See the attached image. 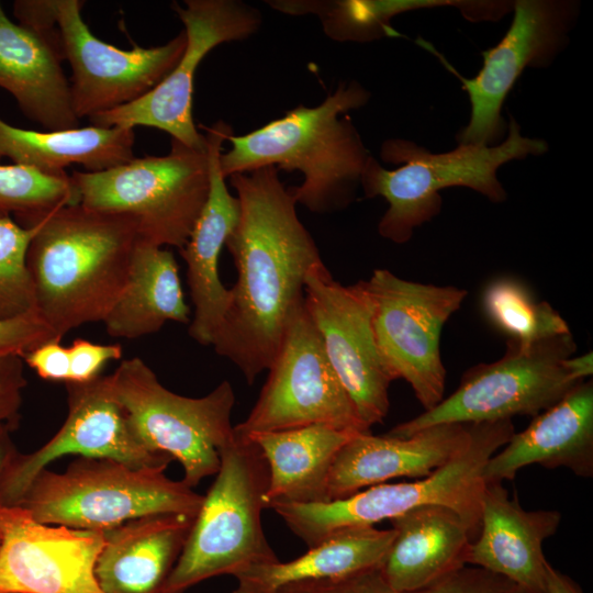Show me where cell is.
<instances>
[{
	"label": "cell",
	"mask_w": 593,
	"mask_h": 593,
	"mask_svg": "<svg viewBox=\"0 0 593 593\" xmlns=\"http://www.w3.org/2000/svg\"><path fill=\"white\" fill-rule=\"evenodd\" d=\"M547 150L544 139L522 135L514 119L506 138L493 146L460 144L454 150L435 154L411 141L390 138L381 146V158L403 165L388 170L370 156L360 184L366 198L382 197L389 204L379 222V234L403 244L416 227L440 212L441 190L467 187L501 202L506 193L497 179V169L513 159L539 156Z\"/></svg>",
	"instance_id": "4"
},
{
	"label": "cell",
	"mask_w": 593,
	"mask_h": 593,
	"mask_svg": "<svg viewBox=\"0 0 593 593\" xmlns=\"http://www.w3.org/2000/svg\"><path fill=\"white\" fill-rule=\"evenodd\" d=\"M230 178L240 213L225 246L237 280L211 346L251 384L270 367L293 311L304 301L306 272L322 258L277 167Z\"/></svg>",
	"instance_id": "1"
},
{
	"label": "cell",
	"mask_w": 593,
	"mask_h": 593,
	"mask_svg": "<svg viewBox=\"0 0 593 593\" xmlns=\"http://www.w3.org/2000/svg\"><path fill=\"white\" fill-rule=\"evenodd\" d=\"M133 128L90 125L61 131H33L8 124L0 118V160L54 176L78 164L85 171H102L134 158Z\"/></svg>",
	"instance_id": "27"
},
{
	"label": "cell",
	"mask_w": 593,
	"mask_h": 593,
	"mask_svg": "<svg viewBox=\"0 0 593 593\" xmlns=\"http://www.w3.org/2000/svg\"><path fill=\"white\" fill-rule=\"evenodd\" d=\"M567 468L575 475H593V383L582 381L556 404L514 433L485 463L486 483L513 480L524 467Z\"/></svg>",
	"instance_id": "23"
},
{
	"label": "cell",
	"mask_w": 593,
	"mask_h": 593,
	"mask_svg": "<svg viewBox=\"0 0 593 593\" xmlns=\"http://www.w3.org/2000/svg\"><path fill=\"white\" fill-rule=\"evenodd\" d=\"M195 516L149 514L103 532L94 564L102 593H165Z\"/></svg>",
	"instance_id": "24"
},
{
	"label": "cell",
	"mask_w": 593,
	"mask_h": 593,
	"mask_svg": "<svg viewBox=\"0 0 593 593\" xmlns=\"http://www.w3.org/2000/svg\"><path fill=\"white\" fill-rule=\"evenodd\" d=\"M474 423L439 424L406 437L358 433L336 456L328 479V500H342L394 478H425L469 443Z\"/></svg>",
	"instance_id": "21"
},
{
	"label": "cell",
	"mask_w": 593,
	"mask_h": 593,
	"mask_svg": "<svg viewBox=\"0 0 593 593\" xmlns=\"http://www.w3.org/2000/svg\"><path fill=\"white\" fill-rule=\"evenodd\" d=\"M172 9L184 25L187 45L172 70L138 100L89 118L91 125L133 128L147 126L168 133L171 139L204 149L205 138L193 121L194 76L202 59L222 43L243 41L261 25L260 12L238 0H186Z\"/></svg>",
	"instance_id": "13"
},
{
	"label": "cell",
	"mask_w": 593,
	"mask_h": 593,
	"mask_svg": "<svg viewBox=\"0 0 593 593\" xmlns=\"http://www.w3.org/2000/svg\"><path fill=\"white\" fill-rule=\"evenodd\" d=\"M22 359L36 374L48 381L68 382L70 378V359L68 347L59 339L46 340L26 351Z\"/></svg>",
	"instance_id": "38"
},
{
	"label": "cell",
	"mask_w": 593,
	"mask_h": 593,
	"mask_svg": "<svg viewBox=\"0 0 593 593\" xmlns=\"http://www.w3.org/2000/svg\"><path fill=\"white\" fill-rule=\"evenodd\" d=\"M561 519L555 510L525 511L502 482L486 483L480 530L466 562L511 581L518 593H548L542 544Z\"/></svg>",
	"instance_id": "20"
},
{
	"label": "cell",
	"mask_w": 593,
	"mask_h": 593,
	"mask_svg": "<svg viewBox=\"0 0 593 593\" xmlns=\"http://www.w3.org/2000/svg\"><path fill=\"white\" fill-rule=\"evenodd\" d=\"M12 430L7 425H0V473L12 455L18 450L10 435Z\"/></svg>",
	"instance_id": "41"
},
{
	"label": "cell",
	"mask_w": 593,
	"mask_h": 593,
	"mask_svg": "<svg viewBox=\"0 0 593 593\" xmlns=\"http://www.w3.org/2000/svg\"><path fill=\"white\" fill-rule=\"evenodd\" d=\"M577 345L571 333L530 345L507 342L505 355L470 368L459 387L436 406L394 426L389 435L406 437L423 428L450 423H484L536 416L578 383L566 359Z\"/></svg>",
	"instance_id": "10"
},
{
	"label": "cell",
	"mask_w": 593,
	"mask_h": 593,
	"mask_svg": "<svg viewBox=\"0 0 593 593\" xmlns=\"http://www.w3.org/2000/svg\"><path fill=\"white\" fill-rule=\"evenodd\" d=\"M515 433L511 419L474 423L469 443L432 474L413 482L380 483L342 500L271 506L307 548L344 529L374 526L423 505L456 511L473 538L480 530L488 460Z\"/></svg>",
	"instance_id": "5"
},
{
	"label": "cell",
	"mask_w": 593,
	"mask_h": 593,
	"mask_svg": "<svg viewBox=\"0 0 593 593\" xmlns=\"http://www.w3.org/2000/svg\"><path fill=\"white\" fill-rule=\"evenodd\" d=\"M0 593H8V592H1V591H0Z\"/></svg>",
	"instance_id": "42"
},
{
	"label": "cell",
	"mask_w": 593,
	"mask_h": 593,
	"mask_svg": "<svg viewBox=\"0 0 593 593\" xmlns=\"http://www.w3.org/2000/svg\"><path fill=\"white\" fill-rule=\"evenodd\" d=\"M57 26L33 30L12 22L0 3V87L46 131L79 127Z\"/></svg>",
	"instance_id": "22"
},
{
	"label": "cell",
	"mask_w": 593,
	"mask_h": 593,
	"mask_svg": "<svg viewBox=\"0 0 593 593\" xmlns=\"http://www.w3.org/2000/svg\"><path fill=\"white\" fill-rule=\"evenodd\" d=\"M166 468L79 457L64 472L43 469L16 505L42 524L100 532L149 514L197 516L203 495Z\"/></svg>",
	"instance_id": "7"
},
{
	"label": "cell",
	"mask_w": 593,
	"mask_h": 593,
	"mask_svg": "<svg viewBox=\"0 0 593 593\" xmlns=\"http://www.w3.org/2000/svg\"><path fill=\"white\" fill-rule=\"evenodd\" d=\"M36 226L23 227L13 217L0 219V320L36 312L26 267V251Z\"/></svg>",
	"instance_id": "33"
},
{
	"label": "cell",
	"mask_w": 593,
	"mask_h": 593,
	"mask_svg": "<svg viewBox=\"0 0 593 593\" xmlns=\"http://www.w3.org/2000/svg\"><path fill=\"white\" fill-rule=\"evenodd\" d=\"M70 378L68 382H87L101 376L111 360H119L123 350L120 344H96L77 338L68 347Z\"/></svg>",
	"instance_id": "37"
},
{
	"label": "cell",
	"mask_w": 593,
	"mask_h": 593,
	"mask_svg": "<svg viewBox=\"0 0 593 593\" xmlns=\"http://www.w3.org/2000/svg\"><path fill=\"white\" fill-rule=\"evenodd\" d=\"M79 204L69 175L54 176L21 165L0 163V219L14 217L30 227L49 213Z\"/></svg>",
	"instance_id": "32"
},
{
	"label": "cell",
	"mask_w": 593,
	"mask_h": 593,
	"mask_svg": "<svg viewBox=\"0 0 593 593\" xmlns=\"http://www.w3.org/2000/svg\"><path fill=\"white\" fill-rule=\"evenodd\" d=\"M216 478L203 502L165 593H184L216 575H236L277 561L262 528L269 468L260 448L234 429L221 449Z\"/></svg>",
	"instance_id": "6"
},
{
	"label": "cell",
	"mask_w": 593,
	"mask_h": 593,
	"mask_svg": "<svg viewBox=\"0 0 593 593\" xmlns=\"http://www.w3.org/2000/svg\"><path fill=\"white\" fill-rule=\"evenodd\" d=\"M32 226L26 267L38 315L58 339L82 324L103 322L128 279L137 220L75 204Z\"/></svg>",
	"instance_id": "2"
},
{
	"label": "cell",
	"mask_w": 593,
	"mask_h": 593,
	"mask_svg": "<svg viewBox=\"0 0 593 593\" xmlns=\"http://www.w3.org/2000/svg\"><path fill=\"white\" fill-rule=\"evenodd\" d=\"M389 522L394 538L380 570L394 590L422 591L465 568L474 538L456 511L423 505Z\"/></svg>",
	"instance_id": "25"
},
{
	"label": "cell",
	"mask_w": 593,
	"mask_h": 593,
	"mask_svg": "<svg viewBox=\"0 0 593 593\" xmlns=\"http://www.w3.org/2000/svg\"><path fill=\"white\" fill-rule=\"evenodd\" d=\"M243 436L311 425L368 433L323 349L304 301L293 311Z\"/></svg>",
	"instance_id": "12"
},
{
	"label": "cell",
	"mask_w": 593,
	"mask_h": 593,
	"mask_svg": "<svg viewBox=\"0 0 593 593\" xmlns=\"http://www.w3.org/2000/svg\"><path fill=\"white\" fill-rule=\"evenodd\" d=\"M483 307L508 340L521 345L571 333L566 321L548 302L535 301L524 286L512 279L493 281L484 291Z\"/></svg>",
	"instance_id": "31"
},
{
	"label": "cell",
	"mask_w": 593,
	"mask_h": 593,
	"mask_svg": "<svg viewBox=\"0 0 593 593\" xmlns=\"http://www.w3.org/2000/svg\"><path fill=\"white\" fill-rule=\"evenodd\" d=\"M24 365L19 355H0V425L12 429L19 425L22 394L27 384Z\"/></svg>",
	"instance_id": "36"
},
{
	"label": "cell",
	"mask_w": 593,
	"mask_h": 593,
	"mask_svg": "<svg viewBox=\"0 0 593 593\" xmlns=\"http://www.w3.org/2000/svg\"><path fill=\"white\" fill-rule=\"evenodd\" d=\"M304 305L360 419L368 428L381 423L389 411L392 380L376 344L366 280L344 286L322 260L306 272Z\"/></svg>",
	"instance_id": "14"
},
{
	"label": "cell",
	"mask_w": 593,
	"mask_h": 593,
	"mask_svg": "<svg viewBox=\"0 0 593 593\" xmlns=\"http://www.w3.org/2000/svg\"><path fill=\"white\" fill-rule=\"evenodd\" d=\"M79 204L137 220L139 242L181 249L209 193L204 149L171 139L165 156L133 158L102 171H74Z\"/></svg>",
	"instance_id": "8"
},
{
	"label": "cell",
	"mask_w": 593,
	"mask_h": 593,
	"mask_svg": "<svg viewBox=\"0 0 593 593\" xmlns=\"http://www.w3.org/2000/svg\"><path fill=\"white\" fill-rule=\"evenodd\" d=\"M204 130L209 163V193L184 246L179 249L187 265V281L194 306L189 335L199 344L212 345L230 305V289L219 275L223 246L239 220V201L226 187L220 166L222 145L234 134L220 120Z\"/></svg>",
	"instance_id": "19"
},
{
	"label": "cell",
	"mask_w": 593,
	"mask_h": 593,
	"mask_svg": "<svg viewBox=\"0 0 593 593\" xmlns=\"http://www.w3.org/2000/svg\"><path fill=\"white\" fill-rule=\"evenodd\" d=\"M514 18L503 38L482 52L483 65L471 79L457 74L469 96V123L459 144L493 146L503 136V102L527 67L547 66L562 49L578 14V3L557 0L513 1Z\"/></svg>",
	"instance_id": "16"
},
{
	"label": "cell",
	"mask_w": 593,
	"mask_h": 593,
	"mask_svg": "<svg viewBox=\"0 0 593 593\" xmlns=\"http://www.w3.org/2000/svg\"><path fill=\"white\" fill-rule=\"evenodd\" d=\"M566 366L570 373L580 381H584L586 377H590L593 372V356L592 351L584 355L574 357L571 356L566 359Z\"/></svg>",
	"instance_id": "40"
},
{
	"label": "cell",
	"mask_w": 593,
	"mask_h": 593,
	"mask_svg": "<svg viewBox=\"0 0 593 593\" xmlns=\"http://www.w3.org/2000/svg\"><path fill=\"white\" fill-rule=\"evenodd\" d=\"M546 581L548 593H583L573 579L555 569L550 563L547 566Z\"/></svg>",
	"instance_id": "39"
},
{
	"label": "cell",
	"mask_w": 593,
	"mask_h": 593,
	"mask_svg": "<svg viewBox=\"0 0 593 593\" xmlns=\"http://www.w3.org/2000/svg\"><path fill=\"white\" fill-rule=\"evenodd\" d=\"M394 529L374 526L344 529L312 546L296 559L253 566L235 575L234 593H276L306 580L340 578L382 567Z\"/></svg>",
	"instance_id": "28"
},
{
	"label": "cell",
	"mask_w": 593,
	"mask_h": 593,
	"mask_svg": "<svg viewBox=\"0 0 593 593\" xmlns=\"http://www.w3.org/2000/svg\"><path fill=\"white\" fill-rule=\"evenodd\" d=\"M169 321L190 322L177 261L171 251L138 240L124 290L103 321L107 333L134 339Z\"/></svg>",
	"instance_id": "29"
},
{
	"label": "cell",
	"mask_w": 593,
	"mask_h": 593,
	"mask_svg": "<svg viewBox=\"0 0 593 593\" xmlns=\"http://www.w3.org/2000/svg\"><path fill=\"white\" fill-rule=\"evenodd\" d=\"M372 304L376 344L390 379H404L424 410L443 399L446 370L440 357L443 326L467 291L425 284L376 269L366 280Z\"/></svg>",
	"instance_id": "11"
},
{
	"label": "cell",
	"mask_w": 593,
	"mask_h": 593,
	"mask_svg": "<svg viewBox=\"0 0 593 593\" xmlns=\"http://www.w3.org/2000/svg\"><path fill=\"white\" fill-rule=\"evenodd\" d=\"M100 530L42 524L19 505H0V591L102 593L94 564Z\"/></svg>",
	"instance_id": "18"
},
{
	"label": "cell",
	"mask_w": 593,
	"mask_h": 593,
	"mask_svg": "<svg viewBox=\"0 0 593 593\" xmlns=\"http://www.w3.org/2000/svg\"><path fill=\"white\" fill-rule=\"evenodd\" d=\"M356 434L358 432L320 424L245 436L260 448L268 463L266 508L276 504L328 502L333 463Z\"/></svg>",
	"instance_id": "26"
},
{
	"label": "cell",
	"mask_w": 593,
	"mask_h": 593,
	"mask_svg": "<svg viewBox=\"0 0 593 593\" xmlns=\"http://www.w3.org/2000/svg\"><path fill=\"white\" fill-rule=\"evenodd\" d=\"M49 339L58 338L37 312L0 320V355L15 354L22 357Z\"/></svg>",
	"instance_id": "35"
},
{
	"label": "cell",
	"mask_w": 593,
	"mask_h": 593,
	"mask_svg": "<svg viewBox=\"0 0 593 593\" xmlns=\"http://www.w3.org/2000/svg\"><path fill=\"white\" fill-rule=\"evenodd\" d=\"M276 593H488L477 571L463 568L444 581L417 592H400L391 588L380 568L355 574L287 584Z\"/></svg>",
	"instance_id": "34"
},
{
	"label": "cell",
	"mask_w": 593,
	"mask_h": 593,
	"mask_svg": "<svg viewBox=\"0 0 593 593\" xmlns=\"http://www.w3.org/2000/svg\"><path fill=\"white\" fill-rule=\"evenodd\" d=\"M68 414L59 430L31 454L12 455L0 473V505L19 503L33 479L66 455L111 458L131 467H168L172 458L149 451L132 429L109 376L66 382Z\"/></svg>",
	"instance_id": "17"
},
{
	"label": "cell",
	"mask_w": 593,
	"mask_h": 593,
	"mask_svg": "<svg viewBox=\"0 0 593 593\" xmlns=\"http://www.w3.org/2000/svg\"><path fill=\"white\" fill-rule=\"evenodd\" d=\"M76 116L91 118L132 103L160 83L181 58V31L164 45L122 49L94 36L81 16L85 1L52 0Z\"/></svg>",
	"instance_id": "15"
},
{
	"label": "cell",
	"mask_w": 593,
	"mask_h": 593,
	"mask_svg": "<svg viewBox=\"0 0 593 593\" xmlns=\"http://www.w3.org/2000/svg\"><path fill=\"white\" fill-rule=\"evenodd\" d=\"M109 378L139 441L178 460L182 482L193 489L216 474L221 449L234 434L235 393L228 381L202 398L182 396L166 389L139 357L123 360Z\"/></svg>",
	"instance_id": "9"
},
{
	"label": "cell",
	"mask_w": 593,
	"mask_h": 593,
	"mask_svg": "<svg viewBox=\"0 0 593 593\" xmlns=\"http://www.w3.org/2000/svg\"><path fill=\"white\" fill-rule=\"evenodd\" d=\"M369 98L359 82H340L316 107L299 105L250 133L232 134L231 148L220 157L223 175L264 166L298 170L303 182L290 187L296 203L316 213L345 208L371 156L346 113Z\"/></svg>",
	"instance_id": "3"
},
{
	"label": "cell",
	"mask_w": 593,
	"mask_h": 593,
	"mask_svg": "<svg viewBox=\"0 0 593 593\" xmlns=\"http://www.w3.org/2000/svg\"><path fill=\"white\" fill-rule=\"evenodd\" d=\"M271 8L291 15L315 14L324 33L339 42H370L399 35L391 19L400 13L449 7L448 0H271Z\"/></svg>",
	"instance_id": "30"
}]
</instances>
